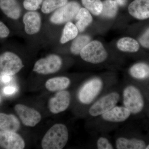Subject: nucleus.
<instances>
[{
  "label": "nucleus",
  "instance_id": "f257e3e1",
  "mask_svg": "<svg viewBox=\"0 0 149 149\" xmlns=\"http://www.w3.org/2000/svg\"><path fill=\"white\" fill-rule=\"evenodd\" d=\"M119 83L116 74L113 72L93 75L85 79L75 94L83 114L85 115L88 108L97 99Z\"/></svg>",
  "mask_w": 149,
  "mask_h": 149
},
{
  "label": "nucleus",
  "instance_id": "f03ea898",
  "mask_svg": "<svg viewBox=\"0 0 149 149\" xmlns=\"http://www.w3.org/2000/svg\"><path fill=\"white\" fill-rule=\"evenodd\" d=\"M131 117L128 109L123 105H117L103 114L88 120L87 128L92 135L109 134L117 130Z\"/></svg>",
  "mask_w": 149,
  "mask_h": 149
},
{
  "label": "nucleus",
  "instance_id": "7ed1b4c3",
  "mask_svg": "<svg viewBox=\"0 0 149 149\" xmlns=\"http://www.w3.org/2000/svg\"><path fill=\"white\" fill-rule=\"evenodd\" d=\"M121 103L128 109L132 116L143 113L146 109L147 97L137 83L125 79L120 83Z\"/></svg>",
  "mask_w": 149,
  "mask_h": 149
},
{
  "label": "nucleus",
  "instance_id": "20e7f679",
  "mask_svg": "<svg viewBox=\"0 0 149 149\" xmlns=\"http://www.w3.org/2000/svg\"><path fill=\"white\" fill-rule=\"evenodd\" d=\"M120 83L107 91L93 103L85 114L88 120L103 114L117 105L121 100Z\"/></svg>",
  "mask_w": 149,
  "mask_h": 149
},
{
  "label": "nucleus",
  "instance_id": "39448f33",
  "mask_svg": "<svg viewBox=\"0 0 149 149\" xmlns=\"http://www.w3.org/2000/svg\"><path fill=\"white\" fill-rule=\"evenodd\" d=\"M113 140L116 149H145L147 145L145 140L134 135L127 122L116 130Z\"/></svg>",
  "mask_w": 149,
  "mask_h": 149
},
{
  "label": "nucleus",
  "instance_id": "423d86ee",
  "mask_svg": "<svg viewBox=\"0 0 149 149\" xmlns=\"http://www.w3.org/2000/svg\"><path fill=\"white\" fill-rule=\"evenodd\" d=\"M69 130L63 123H56L51 127L42 139L43 149H62L66 146L69 139Z\"/></svg>",
  "mask_w": 149,
  "mask_h": 149
},
{
  "label": "nucleus",
  "instance_id": "0eeeda50",
  "mask_svg": "<svg viewBox=\"0 0 149 149\" xmlns=\"http://www.w3.org/2000/svg\"><path fill=\"white\" fill-rule=\"evenodd\" d=\"M79 55L83 61L93 65H104L110 59L109 54L102 43L97 40L91 41Z\"/></svg>",
  "mask_w": 149,
  "mask_h": 149
},
{
  "label": "nucleus",
  "instance_id": "6e6552de",
  "mask_svg": "<svg viewBox=\"0 0 149 149\" xmlns=\"http://www.w3.org/2000/svg\"><path fill=\"white\" fill-rule=\"evenodd\" d=\"M63 63V60L60 56L51 54L37 60L34 65L33 70L36 73L44 75L54 74L61 69Z\"/></svg>",
  "mask_w": 149,
  "mask_h": 149
},
{
  "label": "nucleus",
  "instance_id": "1a4fd4ad",
  "mask_svg": "<svg viewBox=\"0 0 149 149\" xmlns=\"http://www.w3.org/2000/svg\"><path fill=\"white\" fill-rule=\"evenodd\" d=\"M80 8V4L77 2L69 1L65 5L54 12L50 17V21L55 25L66 23L75 18Z\"/></svg>",
  "mask_w": 149,
  "mask_h": 149
},
{
  "label": "nucleus",
  "instance_id": "9d476101",
  "mask_svg": "<svg viewBox=\"0 0 149 149\" xmlns=\"http://www.w3.org/2000/svg\"><path fill=\"white\" fill-rule=\"evenodd\" d=\"M24 67L21 58L16 54L7 52L0 55V73L12 76Z\"/></svg>",
  "mask_w": 149,
  "mask_h": 149
},
{
  "label": "nucleus",
  "instance_id": "9b49d317",
  "mask_svg": "<svg viewBox=\"0 0 149 149\" xmlns=\"http://www.w3.org/2000/svg\"><path fill=\"white\" fill-rule=\"evenodd\" d=\"M72 94L68 90L57 92L48 102V108L54 114H58L66 110L72 102Z\"/></svg>",
  "mask_w": 149,
  "mask_h": 149
},
{
  "label": "nucleus",
  "instance_id": "f8f14e48",
  "mask_svg": "<svg viewBox=\"0 0 149 149\" xmlns=\"http://www.w3.org/2000/svg\"><path fill=\"white\" fill-rule=\"evenodd\" d=\"M14 108L22 122L25 126L35 127L42 119L40 113L34 109L22 104H17Z\"/></svg>",
  "mask_w": 149,
  "mask_h": 149
},
{
  "label": "nucleus",
  "instance_id": "ddd939ff",
  "mask_svg": "<svg viewBox=\"0 0 149 149\" xmlns=\"http://www.w3.org/2000/svg\"><path fill=\"white\" fill-rule=\"evenodd\" d=\"M125 79L135 83H144L149 80V63L138 62L129 67Z\"/></svg>",
  "mask_w": 149,
  "mask_h": 149
},
{
  "label": "nucleus",
  "instance_id": "4468645a",
  "mask_svg": "<svg viewBox=\"0 0 149 149\" xmlns=\"http://www.w3.org/2000/svg\"><path fill=\"white\" fill-rule=\"evenodd\" d=\"M24 139L16 132L0 130V147L6 149H23Z\"/></svg>",
  "mask_w": 149,
  "mask_h": 149
},
{
  "label": "nucleus",
  "instance_id": "2eb2a0df",
  "mask_svg": "<svg viewBox=\"0 0 149 149\" xmlns=\"http://www.w3.org/2000/svg\"><path fill=\"white\" fill-rule=\"evenodd\" d=\"M24 31L28 35H32L40 32L42 26V19L40 14L36 11H28L22 18Z\"/></svg>",
  "mask_w": 149,
  "mask_h": 149
},
{
  "label": "nucleus",
  "instance_id": "dca6fc26",
  "mask_svg": "<svg viewBox=\"0 0 149 149\" xmlns=\"http://www.w3.org/2000/svg\"><path fill=\"white\" fill-rule=\"evenodd\" d=\"M128 13L139 20L149 18V0H133L128 6Z\"/></svg>",
  "mask_w": 149,
  "mask_h": 149
},
{
  "label": "nucleus",
  "instance_id": "f3484780",
  "mask_svg": "<svg viewBox=\"0 0 149 149\" xmlns=\"http://www.w3.org/2000/svg\"><path fill=\"white\" fill-rule=\"evenodd\" d=\"M0 9L9 18L17 20L22 14V9L17 0H0Z\"/></svg>",
  "mask_w": 149,
  "mask_h": 149
},
{
  "label": "nucleus",
  "instance_id": "a211bd4d",
  "mask_svg": "<svg viewBox=\"0 0 149 149\" xmlns=\"http://www.w3.org/2000/svg\"><path fill=\"white\" fill-rule=\"evenodd\" d=\"M70 78L62 76L53 77L47 80L45 83L46 89L50 92H58L67 90L72 85Z\"/></svg>",
  "mask_w": 149,
  "mask_h": 149
},
{
  "label": "nucleus",
  "instance_id": "6ab92c4d",
  "mask_svg": "<svg viewBox=\"0 0 149 149\" xmlns=\"http://www.w3.org/2000/svg\"><path fill=\"white\" fill-rule=\"evenodd\" d=\"M20 128V122L15 116L0 113V130L16 132Z\"/></svg>",
  "mask_w": 149,
  "mask_h": 149
},
{
  "label": "nucleus",
  "instance_id": "aec40b11",
  "mask_svg": "<svg viewBox=\"0 0 149 149\" xmlns=\"http://www.w3.org/2000/svg\"><path fill=\"white\" fill-rule=\"evenodd\" d=\"M118 49L124 53L133 54L140 49V44L131 37H122L118 40L116 44Z\"/></svg>",
  "mask_w": 149,
  "mask_h": 149
},
{
  "label": "nucleus",
  "instance_id": "412c9836",
  "mask_svg": "<svg viewBox=\"0 0 149 149\" xmlns=\"http://www.w3.org/2000/svg\"><path fill=\"white\" fill-rule=\"evenodd\" d=\"M93 147L97 149H113L115 148L114 142L109 134L99 133L92 135Z\"/></svg>",
  "mask_w": 149,
  "mask_h": 149
},
{
  "label": "nucleus",
  "instance_id": "4be33fe9",
  "mask_svg": "<svg viewBox=\"0 0 149 149\" xmlns=\"http://www.w3.org/2000/svg\"><path fill=\"white\" fill-rule=\"evenodd\" d=\"M74 18L76 20L75 25L80 32H84L93 21L92 14L84 7H81Z\"/></svg>",
  "mask_w": 149,
  "mask_h": 149
},
{
  "label": "nucleus",
  "instance_id": "5701e85b",
  "mask_svg": "<svg viewBox=\"0 0 149 149\" xmlns=\"http://www.w3.org/2000/svg\"><path fill=\"white\" fill-rule=\"evenodd\" d=\"M78 33L79 31L75 24L72 22H68L65 24L63 29L60 42L63 45L73 40L78 36Z\"/></svg>",
  "mask_w": 149,
  "mask_h": 149
},
{
  "label": "nucleus",
  "instance_id": "b1692460",
  "mask_svg": "<svg viewBox=\"0 0 149 149\" xmlns=\"http://www.w3.org/2000/svg\"><path fill=\"white\" fill-rule=\"evenodd\" d=\"M91 41L89 35H78L72 41L70 47V52L74 56L79 55L81 51Z\"/></svg>",
  "mask_w": 149,
  "mask_h": 149
},
{
  "label": "nucleus",
  "instance_id": "393cba45",
  "mask_svg": "<svg viewBox=\"0 0 149 149\" xmlns=\"http://www.w3.org/2000/svg\"><path fill=\"white\" fill-rule=\"evenodd\" d=\"M102 10L101 15L109 19L114 18L117 14L118 6L115 0H104L103 1Z\"/></svg>",
  "mask_w": 149,
  "mask_h": 149
},
{
  "label": "nucleus",
  "instance_id": "a878e982",
  "mask_svg": "<svg viewBox=\"0 0 149 149\" xmlns=\"http://www.w3.org/2000/svg\"><path fill=\"white\" fill-rule=\"evenodd\" d=\"M69 2V0H44L41 11L43 13L48 14L63 6Z\"/></svg>",
  "mask_w": 149,
  "mask_h": 149
},
{
  "label": "nucleus",
  "instance_id": "bb28decb",
  "mask_svg": "<svg viewBox=\"0 0 149 149\" xmlns=\"http://www.w3.org/2000/svg\"><path fill=\"white\" fill-rule=\"evenodd\" d=\"M81 3L86 9L95 16L101 15L103 3L101 0H81Z\"/></svg>",
  "mask_w": 149,
  "mask_h": 149
},
{
  "label": "nucleus",
  "instance_id": "cd10ccee",
  "mask_svg": "<svg viewBox=\"0 0 149 149\" xmlns=\"http://www.w3.org/2000/svg\"><path fill=\"white\" fill-rule=\"evenodd\" d=\"M44 0H24V8L28 11H36L40 8Z\"/></svg>",
  "mask_w": 149,
  "mask_h": 149
},
{
  "label": "nucleus",
  "instance_id": "c85d7f7f",
  "mask_svg": "<svg viewBox=\"0 0 149 149\" xmlns=\"http://www.w3.org/2000/svg\"><path fill=\"white\" fill-rule=\"evenodd\" d=\"M139 42L143 47L149 49V27L139 37Z\"/></svg>",
  "mask_w": 149,
  "mask_h": 149
},
{
  "label": "nucleus",
  "instance_id": "c756f323",
  "mask_svg": "<svg viewBox=\"0 0 149 149\" xmlns=\"http://www.w3.org/2000/svg\"><path fill=\"white\" fill-rule=\"evenodd\" d=\"M10 30L8 27L2 22L0 21V38H4L8 37Z\"/></svg>",
  "mask_w": 149,
  "mask_h": 149
},
{
  "label": "nucleus",
  "instance_id": "7c9ffc66",
  "mask_svg": "<svg viewBox=\"0 0 149 149\" xmlns=\"http://www.w3.org/2000/svg\"><path fill=\"white\" fill-rule=\"evenodd\" d=\"M16 91V88L12 86H8L6 87L3 89V93L8 95H12L15 93Z\"/></svg>",
  "mask_w": 149,
  "mask_h": 149
},
{
  "label": "nucleus",
  "instance_id": "2f4dec72",
  "mask_svg": "<svg viewBox=\"0 0 149 149\" xmlns=\"http://www.w3.org/2000/svg\"><path fill=\"white\" fill-rule=\"evenodd\" d=\"M11 76L5 75V74H1V79L2 82L3 83H7L9 82L11 79Z\"/></svg>",
  "mask_w": 149,
  "mask_h": 149
},
{
  "label": "nucleus",
  "instance_id": "473e14b6",
  "mask_svg": "<svg viewBox=\"0 0 149 149\" xmlns=\"http://www.w3.org/2000/svg\"><path fill=\"white\" fill-rule=\"evenodd\" d=\"M118 6H123L125 5L126 3V0H115Z\"/></svg>",
  "mask_w": 149,
  "mask_h": 149
},
{
  "label": "nucleus",
  "instance_id": "72a5a7b5",
  "mask_svg": "<svg viewBox=\"0 0 149 149\" xmlns=\"http://www.w3.org/2000/svg\"><path fill=\"white\" fill-rule=\"evenodd\" d=\"M146 149H149V143L147 144L146 147Z\"/></svg>",
  "mask_w": 149,
  "mask_h": 149
}]
</instances>
